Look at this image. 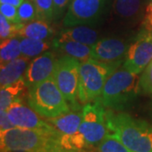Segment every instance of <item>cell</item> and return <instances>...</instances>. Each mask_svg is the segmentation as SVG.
<instances>
[{
    "label": "cell",
    "instance_id": "23",
    "mask_svg": "<svg viewBox=\"0 0 152 152\" xmlns=\"http://www.w3.org/2000/svg\"><path fill=\"white\" fill-rule=\"evenodd\" d=\"M18 15L20 21L26 24L37 19V13L34 2L31 0H24L20 5L18 7Z\"/></svg>",
    "mask_w": 152,
    "mask_h": 152
},
{
    "label": "cell",
    "instance_id": "15",
    "mask_svg": "<svg viewBox=\"0 0 152 152\" xmlns=\"http://www.w3.org/2000/svg\"><path fill=\"white\" fill-rule=\"evenodd\" d=\"M82 120L81 111H69L60 116L47 118V121L52 124L63 135H70L79 131Z\"/></svg>",
    "mask_w": 152,
    "mask_h": 152
},
{
    "label": "cell",
    "instance_id": "11",
    "mask_svg": "<svg viewBox=\"0 0 152 152\" xmlns=\"http://www.w3.org/2000/svg\"><path fill=\"white\" fill-rule=\"evenodd\" d=\"M129 46L121 38H102L92 45L91 58L106 64L124 63Z\"/></svg>",
    "mask_w": 152,
    "mask_h": 152
},
{
    "label": "cell",
    "instance_id": "5",
    "mask_svg": "<svg viewBox=\"0 0 152 152\" xmlns=\"http://www.w3.org/2000/svg\"><path fill=\"white\" fill-rule=\"evenodd\" d=\"M122 63L106 64L89 58L80 63L78 100L86 104L97 99L103 91L108 77Z\"/></svg>",
    "mask_w": 152,
    "mask_h": 152
},
{
    "label": "cell",
    "instance_id": "33",
    "mask_svg": "<svg viewBox=\"0 0 152 152\" xmlns=\"http://www.w3.org/2000/svg\"><path fill=\"white\" fill-rule=\"evenodd\" d=\"M151 112H152V104H151Z\"/></svg>",
    "mask_w": 152,
    "mask_h": 152
},
{
    "label": "cell",
    "instance_id": "25",
    "mask_svg": "<svg viewBox=\"0 0 152 152\" xmlns=\"http://www.w3.org/2000/svg\"><path fill=\"white\" fill-rule=\"evenodd\" d=\"M23 26L22 23H12L3 15H0V37L1 41L18 37V32Z\"/></svg>",
    "mask_w": 152,
    "mask_h": 152
},
{
    "label": "cell",
    "instance_id": "29",
    "mask_svg": "<svg viewBox=\"0 0 152 152\" xmlns=\"http://www.w3.org/2000/svg\"><path fill=\"white\" fill-rule=\"evenodd\" d=\"M144 22H145V29L152 32V0H150L148 5L146 6Z\"/></svg>",
    "mask_w": 152,
    "mask_h": 152
},
{
    "label": "cell",
    "instance_id": "26",
    "mask_svg": "<svg viewBox=\"0 0 152 152\" xmlns=\"http://www.w3.org/2000/svg\"><path fill=\"white\" fill-rule=\"evenodd\" d=\"M140 92L152 95V61L140 77Z\"/></svg>",
    "mask_w": 152,
    "mask_h": 152
},
{
    "label": "cell",
    "instance_id": "34",
    "mask_svg": "<svg viewBox=\"0 0 152 152\" xmlns=\"http://www.w3.org/2000/svg\"><path fill=\"white\" fill-rule=\"evenodd\" d=\"M31 1H33V0H31Z\"/></svg>",
    "mask_w": 152,
    "mask_h": 152
},
{
    "label": "cell",
    "instance_id": "32",
    "mask_svg": "<svg viewBox=\"0 0 152 152\" xmlns=\"http://www.w3.org/2000/svg\"><path fill=\"white\" fill-rule=\"evenodd\" d=\"M23 1L24 0H0L1 4H8L15 7H19L23 3Z\"/></svg>",
    "mask_w": 152,
    "mask_h": 152
},
{
    "label": "cell",
    "instance_id": "10",
    "mask_svg": "<svg viewBox=\"0 0 152 152\" xmlns=\"http://www.w3.org/2000/svg\"><path fill=\"white\" fill-rule=\"evenodd\" d=\"M105 1L72 0L64 18V26L65 27H72L91 23L100 15Z\"/></svg>",
    "mask_w": 152,
    "mask_h": 152
},
{
    "label": "cell",
    "instance_id": "22",
    "mask_svg": "<svg viewBox=\"0 0 152 152\" xmlns=\"http://www.w3.org/2000/svg\"><path fill=\"white\" fill-rule=\"evenodd\" d=\"M96 152H133L119 139L107 133L102 140L96 145Z\"/></svg>",
    "mask_w": 152,
    "mask_h": 152
},
{
    "label": "cell",
    "instance_id": "24",
    "mask_svg": "<svg viewBox=\"0 0 152 152\" xmlns=\"http://www.w3.org/2000/svg\"><path fill=\"white\" fill-rule=\"evenodd\" d=\"M33 2L37 9V19L49 21L54 17L53 0H33Z\"/></svg>",
    "mask_w": 152,
    "mask_h": 152
},
{
    "label": "cell",
    "instance_id": "9",
    "mask_svg": "<svg viewBox=\"0 0 152 152\" xmlns=\"http://www.w3.org/2000/svg\"><path fill=\"white\" fill-rule=\"evenodd\" d=\"M152 61V32L142 31L130 44L125 56L123 67L140 75Z\"/></svg>",
    "mask_w": 152,
    "mask_h": 152
},
{
    "label": "cell",
    "instance_id": "4",
    "mask_svg": "<svg viewBox=\"0 0 152 152\" xmlns=\"http://www.w3.org/2000/svg\"><path fill=\"white\" fill-rule=\"evenodd\" d=\"M61 137L15 127L0 132L1 152H40L51 147L61 145Z\"/></svg>",
    "mask_w": 152,
    "mask_h": 152
},
{
    "label": "cell",
    "instance_id": "20",
    "mask_svg": "<svg viewBox=\"0 0 152 152\" xmlns=\"http://www.w3.org/2000/svg\"><path fill=\"white\" fill-rule=\"evenodd\" d=\"M20 37L8 38L1 41L0 46V61L1 65L5 64L12 60L20 57Z\"/></svg>",
    "mask_w": 152,
    "mask_h": 152
},
{
    "label": "cell",
    "instance_id": "28",
    "mask_svg": "<svg viewBox=\"0 0 152 152\" xmlns=\"http://www.w3.org/2000/svg\"><path fill=\"white\" fill-rule=\"evenodd\" d=\"M15 126L12 124L9 118L7 111L0 110V132L6 131L15 128Z\"/></svg>",
    "mask_w": 152,
    "mask_h": 152
},
{
    "label": "cell",
    "instance_id": "16",
    "mask_svg": "<svg viewBox=\"0 0 152 152\" xmlns=\"http://www.w3.org/2000/svg\"><path fill=\"white\" fill-rule=\"evenodd\" d=\"M53 31L48 25V21L37 19L32 21L23 24L18 32V37L47 41L53 36Z\"/></svg>",
    "mask_w": 152,
    "mask_h": 152
},
{
    "label": "cell",
    "instance_id": "7",
    "mask_svg": "<svg viewBox=\"0 0 152 152\" xmlns=\"http://www.w3.org/2000/svg\"><path fill=\"white\" fill-rule=\"evenodd\" d=\"M80 62L69 56H64L57 61L53 78L56 84L69 103L78 108V94Z\"/></svg>",
    "mask_w": 152,
    "mask_h": 152
},
{
    "label": "cell",
    "instance_id": "3",
    "mask_svg": "<svg viewBox=\"0 0 152 152\" xmlns=\"http://www.w3.org/2000/svg\"><path fill=\"white\" fill-rule=\"evenodd\" d=\"M27 96L28 106L45 118H55L70 111L53 76L29 87Z\"/></svg>",
    "mask_w": 152,
    "mask_h": 152
},
{
    "label": "cell",
    "instance_id": "31",
    "mask_svg": "<svg viewBox=\"0 0 152 152\" xmlns=\"http://www.w3.org/2000/svg\"><path fill=\"white\" fill-rule=\"evenodd\" d=\"M40 152H79L78 151H75V150H69V149H65L61 145H58V146L51 147L47 150H44Z\"/></svg>",
    "mask_w": 152,
    "mask_h": 152
},
{
    "label": "cell",
    "instance_id": "30",
    "mask_svg": "<svg viewBox=\"0 0 152 152\" xmlns=\"http://www.w3.org/2000/svg\"><path fill=\"white\" fill-rule=\"evenodd\" d=\"M69 0H53L54 3V17H58L63 14Z\"/></svg>",
    "mask_w": 152,
    "mask_h": 152
},
{
    "label": "cell",
    "instance_id": "14",
    "mask_svg": "<svg viewBox=\"0 0 152 152\" xmlns=\"http://www.w3.org/2000/svg\"><path fill=\"white\" fill-rule=\"evenodd\" d=\"M98 38L99 34L92 28L86 26H76L63 30L55 40L60 42L71 41L92 46L99 40Z\"/></svg>",
    "mask_w": 152,
    "mask_h": 152
},
{
    "label": "cell",
    "instance_id": "21",
    "mask_svg": "<svg viewBox=\"0 0 152 152\" xmlns=\"http://www.w3.org/2000/svg\"><path fill=\"white\" fill-rule=\"evenodd\" d=\"M50 48V44L48 41L35 40L27 37H20L21 55L29 59L35 58Z\"/></svg>",
    "mask_w": 152,
    "mask_h": 152
},
{
    "label": "cell",
    "instance_id": "27",
    "mask_svg": "<svg viewBox=\"0 0 152 152\" xmlns=\"http://www.w3.org/2000/svg\"><path fill=\"white\" fill-rule=\"evenodd\" d=\"M18 7H15L8 4H0V12L8 20L12 23H20L18 15Z\"/></svg>",
    "mask_w": 152,
    "mask_h": 152
},
{
    "label": "cell",
    "instance_id": "13",
    "mask_svg": "<svg viewBox=\"0 0 152 152\" xmlns=\"http://www.w3.org/2000/svg\"><path fill=\"white\" fill-rule=\"evenodd\" d=\"M31 59L20 56L7 63L5 64L1 65L0 70V86L1 88L11 85L15 82L18 81L24 77L27 67L30 64Z\"/></svg>",
    "mask_w": 152,
    "mask_h": 152
},
{
    "label": "cell",
    "instance_id": "12",
    "mask_svg": "<svg viewBox=\"0 0 152 152\" xmlns=\"http://www.w3.org/2000/svg\"><path fill=\"white\" fill-rule=\"evenodd\" d=\"M57 61L54 54L50 51L33 58L23 77L28 88L53 77Z\"/></svg>",
    "mask_w": 152,
    "mask_h": 152
},
{
    "label": "cell",
    "instance_id": "18",
    "mask_svg": "<svg viewBox=\"0 0 152 152\" xmlns=\"http://www.w3.org/2000/svg\"><path fill=\"white\" fill-rule=\"evenodd\" d=\"M53 46L55 48L62 52L64 56L76 58L80 63L91 58L92 46L71 41L60 42L55 39L53 41Z\"/></svg>",
    "mask_w": 152,
    "mask_h": 152
},
{
    "label": "cell",
    "instance_id": "1",
    "mask_svg": "<svg viewBox=\"0 0 152 152\" xmlns=\"http://www.w3.org/2000/svg\"><path fill=\"white\" fill-rule=\"evenodd\" d=\"M108 133L117 136L133 152H152V125L125 113L107 111Z\"/></svg>",
    "mask_w": 152,
    "mask_h": 152
},
{
    "label": "cell",
    "instance_id": "6",
    "mask_svg": "<svg viewBox=\"0 0 152 152\" xmlns=\"http://www.w3.org/2000/svg\"><path fill=\"white\" fill-rule=\"evenodd\" d=\"M107 111L98 99L85 104L82 108V120L79 132L88 146L97 145L108 133Z\"/></svg>",
    "mask_w": 152,
    "mask_h": 152
},
{
    "label": "cell",
    "instance_id": "8",
    "mask_svg": "<svg viewBox=\"0 0 152 152\" xmlns=\"http://www.w3.org/2000/svg\"><path fill=\"white\" fill-rule=\"evenodd\" d=\"M7 113L12 124L15 127L41 131L59 137L63 135L48 121L42 119L41 118L42 116L30 106L22 103L20 99H18L11 104L7 109Z\"/></svg>",
    "mask_w": 152,
    "mask_h": 152
},
{
    "label": "cell",
    "instance_id": "2",
    "mask_svg": "<svg viewBox=\"0 0 152 152\" xmlns=\"http://www.w3.org/2000/svg\"><path fill=\"white\" fill-rule=\"evenodd\" d=\"M139 75L118 68L109 76L102 95L97 98L105 108H125L140 94Z\"/></svg>",
    "mask_w": 152,
    "mask_h": 152
},
{
    "label": "cell",
    "instance_id": "19",
    "mask_svg": "<svg viewBox=\"0 0 152 152\" xmlns=\"http://www.w3.org/2000/svg\"><path fill=\"white\" fill-rule=\"evenodd\" d=\"M28 87L24 78L11 85L1 88L0 91V110L7 111L15 101L20 99L24 91Z\"/></svg>",
    "mask_w": 152,
    "mask_h": 152
},
{
    "label": "cell",
    "instance_id": "17",
    "mask_svg": "<svg viewBox=\"0 0 152 152\" xmlns=\"http://www.w3.org/2000/svg\"><path fill=\"white\" fill-rule=\"evenodd\" d=\"M144 4V0H113L114 15L124 21H132L138 16Z\"/></svg>",
    "mask_w": 152,
    "mask_h": 152
}]
</instances>
